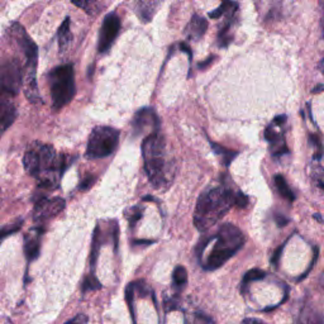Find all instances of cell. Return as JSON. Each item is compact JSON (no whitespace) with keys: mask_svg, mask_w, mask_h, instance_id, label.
<instances>
[{"mask_svg":"<svg viewBox=\"0 0 324 324\" xmlns=\"http://www.w3.org/2000/svg\"><path fill=\"white\" fill-rule=\"evenodd\" d=\"M142 156L150 183L156 189L170 185L172 180V162H167L165 138L157 129L144 138Z\"/></svg>","mask_w":324,"mask_h":324,"instance_id":"cell-1","label":"cell"},{"mask_svg":"<svg viewBox=\"0 0 324 324\" xmlns=\"http://www.w3.org/2000/svg\"><path fill=\"white\" fill-rule=\"evenodd\" d=\"M235 193L228 188H214L201 194L194 213V224L200 232L208 230L234 205Z\"/></svg>","mask_w":324,"mask_h":324,"instance_id":"cell-2","label":"cell"},{"mask_svg":"<svg viewBox=\"0 0 324 324\" xmlns=\"http://www.w3.org/2000/svg\"><path fill=\"white\" fill-rule=\"evenodd\" d=\"M212 238L216 241V243L204 263V269L209 271L222 268L245 245L243 233L241 232L240 228L230 223L223 224L217 234Z\"/></svg>","mask_w":324,"mask_h":324,"instance_id":"cell-3","label":"cell"},{"mask_svg":"<svg viewBox=\"0 0 324 324\" xmlns=\"http://www.w3.org/2000/svg\"><path fill=\"white\" fill-rule=\"evenodd\" d=\"M50 86L54 109H61L69 104L76 93L74 66L69 64L53 69L50 74Z\"/></svg>","mask_w":324,"mask_h":324,"instance_id":"cell-4","label":"cell"},{"mask_svg":"<svg viewBox=\"0 0 324 324\" xmlns=\"http://www.w3.org/2000/svg\"><path fill=\"white\" fill-rule=\"evenodd\" d=\"M119 142V131L113 127L99 126L93 129L89 137L85 156L87 159H104L115 151Z\"/></svg>","mask_w":324,"mask_h":324,"instance_id":"cell-5","label":"cell"},{"mask_svg":"<svg viewBox=\"0 0 324 324\" xmlns=\"http://www.w3.org/2000/svg\"><path fill=\"white\" fill-rule=\"evenodd\" d=\"M22 86V67L17 60L0 66V93L14 97Z\"/></svg>","mask_w":324,"mask_h":324,"instance_id":"cell-6","label":"cell"},{"mask_svg":"<svg viewBox=\"0 0 324 324\" xmlns=\"http://www.w3.org/2000/svg\"><path fill=\"white\" fill-rule=\"evenodd\" d=\"M13 37L15 38L18 45L22 47L23 53L27 58V69L36 70L37 69V57H38V48L36 43L33 42L32 38L27 35L24 28L20 24L15 23L12 25Z\"/></svg>","mask_w":324,"mask_h":324,"instance_id":"cell-7","label":"cell"},{"mask_svg":"<svg viewBox=\"0 0 324 324\" xmlns=\"http://www.w3.org/2000/svg\"><path fill=\"white\" fill-rule=\"evenodd\" d=\"M119 31H121V19H119L118 15L115 13H109V14L105 15L102 30H100L99 43H98L99 52H107L110 48V46L113 45Z\"/></svg>","mask_w":324,"mask_h":324,"instance_id":"cell-8","label":"cell"},{"mask_svg":"<svg viewBox=\"0 0 324 324\" xmlns=\"http://www.w3.org/2000/svg\"><path fill=\"white\" fill-rule=\"evenodd\" d=\"M65 209V200L62 198H52V199H41L37 201L35 207V213L33 218L36 222H45V220L51 219V218L58 216Z\"/></svg>","mask_w":324,"mask_h":324,"instance_id":"cell-9","label":"cell"},{"mask_svg":"<svg viewBox=\"0 0 324 324\" xmlns=\"http://www.w3.org/2000/svg\"><path fill=\"white\" fill-rule=\"evenodd\" d=\"M160 2L161 0H128L129 7L144 23H149L154 18V14L159 9Z\"/></svg>","mask_w":324,"mask_h":324,"instance_id":"cell-10","label":"cell"},{"mask_svg":"<svg viewBox=\"0 0 324 324\" xmlns=\"http://www.w3.org/2000/svg\"><path fill=\"white\" fill-rule=\"evenodd\" d=\"M208 28V22L204 18L199 17V15H193L191 20L189 22L188 27H186V36L189 40L199 41L207 32Z\"/></svg>","mask_w":324,"mask_h":324,"instance_id":"cell-11","label":"cell"},{"mask_svg":"<svg viewBox=\"0 0 324 324\" xmlns=\"http://www.w3.org/2000/svg\"><path fill=\"white\" fill-rule=\"evenodd\" d=\"M40 235L41 230H32L24 240V252L30 261L35 260L40 255Z\"/></svg>","mask_w":324,"mask_h":324,"instance_id":"cell-12","label":"cell"},{"mask_svg":"<svg viewBox=\"0 0 324 324\" xmlns=\"http://www.w3.org/2000/svg\"><path fill=\"white\" fill-rule=\"evenodd\" d=\"M151 122V123H159V119L155 115L154 110L150 108H144L142 110H139L138 113L136 114L133 121V128L136 129L137 133L138 132H142V129L147 126V123Z\"/></svg>","mask_w":324,"mask_h":324,"instance_id":"cell-13","label":"cell"},{"mask_svg":"<svg viewBox=\"0 0 324 324\" xmlns=\"http://www.w3.org/2000/svg\"><path fill=\"white\" fill-rule=\"evenodd\" d=\"M23 165H24L25 171L30 175L37 178L38 171H40V160H38V154L36 147H31L23 157Z\"/></svg>","mask_w":324,"mask_h":324,"instance_id":"cell-14","label":"cell"},{"mask_svg":"<svg viewBox=\"0 0 324 324\" xmlns=\"http://www.w3.org/2000/svg\"><path fill=\"white\" fill-rule=\"evenodd\" d=\"M17 116V110H15L14 105L10 103H5L0 108V132L5 131L8 127L13 124Z\"/></svg>","mask_w":324,"mask_h":324,"instance_id":"cell-15","label":"cell"},{"mask_svg":"<svg viewBox=\"0 0 324 324\" xmlns=\"http://www.w3.org/2000/svg\"><path fill=\"white\" fill-rule=\"evenodd\" d=\"M71 40L72 35L71 31H70V18H66L58 30V46L61 52L67 50L69 45L71 43Z\"/></svg>","mask_w":324,"mask_h":324,"instance_id":"cell-16","label":"cell"},{"mask_svg":"<svg viewBox=\"0 0 324 324\" xmlns=\"http://www.w3.org/2000/svg\"><path fill=\"white\" fill-rule=\"evenodd\" d=\"M274 181H275V185H276L277 188V191L280 193V195L282 196V198H285L286 200H289L290 203H292V201L295 200V195L294 193L291 191V189L289 188V185H287L286 180H285V178L282 175H276L274 178Z\"/></svg>","mask_w":324,"mask_h":324,"instance_id":"cell-17","label":"cell"},{"mask_svg":"<svg viewBox=\"0 0 324 324\" xmlns=\"http://www.w3.org/2000/svg\"><path fill=\"white\" fill-rule=\"evenodd\" d=\"M235 10H237V4H235L233 0H222V5L213 12L209 13V17L211 18H219L223 14H229V17L234 15Z\"/></svg>","mask_w":324,"mask_h":324,"instance_id":"cell-18","label":"cell"},{"mask_svg":"<svg viewBox=\"0 0 324 324\" xmlns=\"http://www.w3.org/2000/svg\"><path fill=\"white\" fill-rule=\"evenodd\" d=\"M212 149H213V151L216 152V155H218V156L222 159V162L224 163L225 166H229L230 162L234 160V157L237 156L238 152L235 151H232V150H228L225 149V147H222L219 146V144L214 143V142H212Z\"/></svg>","mask_w":324,"mask_h":324,"instance_id":"cell-19","label":"cell"},{"mask_svg":"<svg viewBox=\"0 0 324 324\" xmlns=\"http://www.w3.org/2000/svg\"><path fill=\"white\" fill-rule=\"evenodd\" d=\"M266 276V272L260 270V269H252V270L247 271V274L245 275L242 280V292L247 290L248 284L251 281H256V280H261Z\"/></svg>","mask_w":324,"mask_h":324,"instance_id":"cell-20","label":"cell"},{"mask_svg":"<svg viewBox=\"0 0 324 324\" xmlns=\"http://www.w3.org/2000/svg\"><path fill=\"white\" fill-rule=\"evenodd\" d=\"M172 280H173V285L179 289L185 286V284L188 282V272H186V269L183 268V266H178V268L173 270L172 274Z\"/></svg>","mask_w":324,"mask_h":324,"instance_id":"cell-21","label":"cell"},{"mask_svg":"<svg viewBox=\"0 0 324 324\" xmlns=\"http://www.w3.org/2000/svg\"><path fill=\"white\" fill-rule=\"evenodd\" d=\"M99 289H102V284H100L99 280L95 277L94 274H90L89 276L85 277V280L82 281V292L93 291V290Z\"/></svg>","mask_w":324,"mask_h":324,"instance_id":"cell-22","label":"cell"},{"mask_svg":"<svg viewBox=\"0 0 324 324\" xmlns=\"http://www.w3.org/2000/svg\"><path fill=\"white\" fill-rule=\"evenodd\" d=\"M72 4H75L76 7L81 8L82 10L87 13V14H94L95 10L94 8L97 7L98 4V0H71Z\"/></svg>","mask_w":324,"mask_h":324,"instance_id":"cell-23","label":"cell"},{"mask_svg":"<svg viewBox=\"0 0 324 324\" xmlns=\"http://www.w3.org/2000/svg\"><path fill=\"white\" fill-rule=\"evenodd\" d=\"M102 241H99V227L95 228L94 237H93V248H92V266L93 269L95 268V262H97L98 252H99V247Z\"/></svg>","mask_w":324,"mask_h":324,"instance_id":"cell-24","label":"cell"},{"mask_svg":"<svg viewBox=\"0 0 324 324\" xmlns=\"http://www.w3.org/2000/svg\"><path fill=\"white\" fill-rule=\"evenodd\" d=\"M20 227H22V223H14V224L12 225H7V227H3L0 228V243H2V241L4 240V238L9 237L10 234H13V233H15L17 230L20 229Z\"/></svg>","mask_w":324,"mask_h":324,"instance_id":"cell-25","label":"cell"},{"mask_svg":"<svg viewBox=\"0 0 324 324\" xmlns=\"http://www.w3.org/2000/svg\"><path fill=\"white\" fill-rule=\"evenodd\" d=\"M300 324H323L322 315L320 314H312V315H303Z\"/></svg>","mask_w":324,"mask_h":324,"instance_id":"cell-26","label":"cell"},{"mask_svg":"<svg viewBox=\"0 0 324 324\" xmlns=\"http://www.w3.org/2000/svg\"><path fill=\"white\" fill-rule=\"evenodd\" d=\"M248 204V198L243 193L238 191L235 193V200H234V205H237L238 208H246Z\"/></svg>","mask_w":324,"mask_h":324,"instance_id":"cell-27","label":"cell"},{"mask_svg":"<svg viewBox=\"0 0 324 324\" xmlns=\"http://www.w3.org/2000/svg\"><path fill=\"white\" fill-rule=\"evenodd\" d=\"M131 211H132V213H131V216H128V219H129V223H131L132 225H134L136 224L137 220L141 219L142 212L139 211L138 208H133V209H131Z\"/></svg>","mask_w":324,"mask_h":324,"instance_id":"cell-28","label":"cell"},{"mask_svg":"<svg viewBox=\"0 0 324 324\" xmlns=\"http://www.w3.org/2000/svg\"><path fill=\"white\" fill-rule=\"evenodd\" d=\"M94 181H95L94 176H87V178H85L84 180H82V183L80 184V189H81V190H86V189L92 188Z\"/></svg>","mask_w":324,"mask_h":324,"instance_id":"cell-29","label":"cell"},{"mask_svg":"<svg viewBox=\"0 0 324 324\" xmlns=\"http://www.w3.org/2000/svg\"><path fill=\"white\" fill-rule=\"evenodd\" d=\"M86 323V317L82 314H79L77 317H75L74 319L69 320V322H66L65 324H85Z\"/></svg>","mask_w":324,"mask_h":324,"instance_id":"cell-30","label":"cell"},{"mask_svg":"<svg viewBox=\"0 0 324 324\" xmlns=\"http://www.w3.org/2000/svg\"><path fill=\"white\" fill-rule=\"evenodd\" d=\"M282 250H284V245L280 246V247L277 248L276 251H275L274 256H272V258H271V263H272V265H277V262H279L280 256H281V251H282Z\"/></svg>","mask_w":324,"mask_h":324,"instance_id":"cell-31","label":"cell"},{"mask_svg":"<svg viewBox=\"0 0 324 324\" xmlns=\"http://www.w3.org/2000/svg\"><path fill=\"white\" fill-rule=\"evenodd\" d=\"M242 324H266V323L262 322V320L257 319V318H247V319L243 320Z\"/></svg>","mask_w":324,"mask_h":324,"instance_id":"cell-32","label":"cell"},{"mask_svg":"<svg viewBox=\"0 0 324 324\" xmlns=\"http://www.w3.org/2000/svg\"><path fill=\"white\" fill-rule=\"evenodd\" d=\"M276 222L277 224L280 225V227H282V225H286L287 224V219L285 217H281V216H277L276 217Z\"/></svg>","mask_w":324,"mask_h":324,"instance_id":"cell-33","label":"cell"},{"mask_svg":"<svg viewBox=\"0 0 324 324\" xmlns=\"http://www.w3.org/2000/svg\"><path fill=\"white\" fill-rule=\"evenodd\" d=\"M285 121H286V116H285V115H279L277 118H275L274 123L275 124H282Z\"/></svg>","mask_w":324,"mask_h":324,"instance_id":"cell-34","label":"cell"},{"mask_svg":"<svg viewBox=\"0 0 324 324\" xmlns=\"http://www.w3.org/2000/svg\"><path fill=\"white\" fill-rule=\"evenodd\" d=\"M181 51H185V52L189 54V57H190V60H191V54H193V53H191L190 48H189L188 46L185 45V43H181Z\"/></svg>","mask_w":324,"mask_h":324,"instance_id":"cell-35","label":"cell"},{"mask_svg":"<svg viewBox=\"0 0 324 324\" xmlns=\"http://www.w3.org/2000/svg\"><path fill=\"white\" fill-rule=\"evenodd\" d=\"M142 243H144V245H151V243H154L152 241H134V245H142Z\"/></svg>","mask_w":324,"mask_h":324,"instance_id":"cell-36","label":"cell"},{"mask_svg":"<svg viewBox=\"0 0 324 324\" xmlns=\"http://www.w3.org/2000/svg\"><path fill=\"white\" fill-rule=\"evenodd\" d=\"M322 90H323V85H322V84H320V85H318V87H317V89H314V90H313V93H319V92H322Z\"/></svg>","mask_w":324,"mask_h":324,"instance_id":"cell-37","label":"cell"},{"mask_svg":"<svg viewBox=\"0 0 324 324\" xmlns=\"http://www.w3.org/2000/svg\"><path fill=\"white\" fill-rule=\"evenodd\" d=\"M0 95H2V93H0Z\"/></svg>","mask_w":324,"mask_h":324,"instance_id":"cell-38","label":"cell"}]
</instances>
